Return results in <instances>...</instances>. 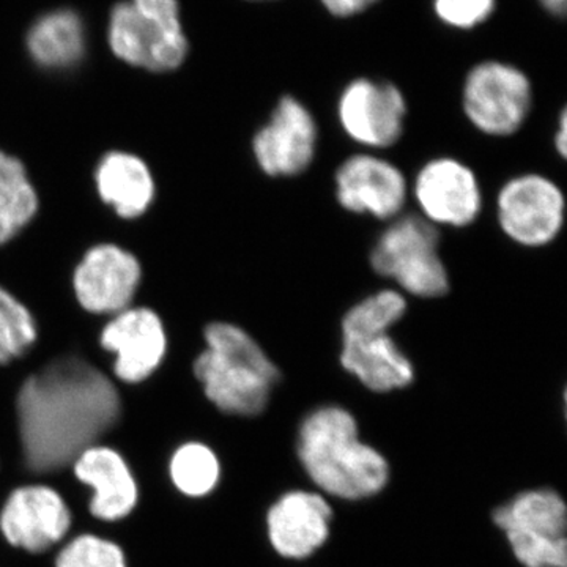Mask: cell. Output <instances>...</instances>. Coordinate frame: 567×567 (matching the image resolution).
I'll return each mask as SVG.
<instances>
[{
	"mask_svg": "<svg viewBox=\"0 0 567 567\" xmlns=\"http://www.w3.org/2000/svg\"><path fill=\"white\" fill-rule=\"evenodd\" d=\"M121 395L95 365L59 358L22 383L17 399L22 453L35 473L73 464L121 420Z\"/></svg>",
	"mask_w": 567,
	"mask_h": 567,
	"instance_id": "obj_1",
	"label": "cell"
},
{
	"mask_svg": "<svg viewBox=\"0 0 567 567\" xmlns=\"http://www.w3.org/2000/svg\"><path fill=\"white\" fill-rule=\"evenodd\" d=\"M297 454L306 475L324 495L346 502L379 495L390 481L385 456L361 442L357 420L342 406H320L305 417Z\"/></svg>",
	"mask_w": 567,
	"mask_h": 567,
	"instance_id": "obj_2",
	"label": "cell"
},
{
	"mask_svg": "<svg viewBox=\"0 0 567 567\" xmlns=\"http://www.w3.org/2000/svg\"><path fill=\"white\" fill-rule=\"evenodd\" d=\"M205 342L207 349L194 361V374L208 401L227 415H260L281 379L278 365L237 324H208Z\"/></svg>",
	"mask_w": 567,
	"mask_h": 567,
	"instance_id": "obj_3",
	"label": "cell"
},
{
	"mask_svg": "<svg viewBox=\"0 0 567 567\" xmlns=\"http://www.w3.org/2000/svg\"><path fill=\"white\" fill-rule=\"evenodd\" d=\"M112 52L130 65L171 71L188 54L177 0H125L112 10L107 25Z\"/></svg>",
	"mask_w": 567,
	"mask_h": 567,
	"instance_id": "obj_4",
	"label": "cell"
},
{
	"mask_svg": "<svg viewBox=\"0 0 567 567\" xmlns=\"http://www.w3.org/2000/svg\"><path fill=\"white\" fill-rule=\"evenodd\" d=\"M492 518L522 566L567 567V507L554 488L520 492Z\"/></svg>",
	"mask_w": 567,
	"mask_h": 567,
	"instance_id": "obj_5",
	"label": "cell"
},
{
	"mask_svg": "<svg viewBox=\"0 0 567 567\" xmlns=\"http://www.w3.org/2000/svg\"><path fill=\"white\" fill-rule=\"evenodd\" d=\"M440 234L423 216L395 219L371 252L377 274L393 279L404 292L420 298L443 297L450 275L439 252Z\"/></svg>",
	"mask_w": 567,
	"mask_h": 567,
	"instance_id": "obj_6",
	"label": "cell"
},
{
	"mask_svg": "<svg viewBox=\"0 0 567 567\" xmlns=\"http://www.w3.org/2000/svg\"><path fill=\"white\" fill-rule=\"evenodd\" d=\"M533 89L527 74L509 63H477L466 74L462 104L466 118L487 136L506 137L527 121Z\"/></svg>",
	"mask_w": 567,
	"mask_h": 567,
	"instance_id": "obj_7",
	"label": "cell"
},
{
	"mask_svg": "<svg viewBox=\"0 0 567 567\" xmlns=\"http://www.w3.org/2000/svg\"><path fill=\"white\" fill-rule=\"evenodd\" d=\"M561 188L539 174L511 178L496 197V215L507 238L525 248L551 244L565 226Z\"/></svg>",
	"mask_w": 567,
	"mask_h": 567,
	"instance_id": "obj_8",
	"label": "cell"
},
{
	"mask_svg": "<svg viewBox=\"0 0 567 567\" xmlns=\"http://www.w3.org/2000/svg\"><path fill=\"white\" fill-rule=\"evenodd\" d=\"M338 117L350 140L369 148H388L404 133V93L391 82L360 78L350 82L338 102Z\"/></svg>",
	"mask_w": 567,
	"mask_h": 567,
	"instance_id": "obj_9",
	"label": "cell"
},
{
	"mask_svg": "<svg viewBox=\"0 0 567 567\" xmlns=\"http://www.w3.org/2000/svg\"><path fill=\"white\" fill-rule=\"evenodd\" d=\"M317 140L311 111L293 96H284L270 121L254 136V156L270 177H295L315 162Z\"/></svg>",
	"mask_w": 567,
	"mask_h": 567,
	"instance_id": "obj_10",
	"label": "cell"
},
{
	"mask_svg": "<svg viewBox=\"0 0 567 567\" xmlns=\"http://www.w3.org/2000/svg\"><path fill=\"white\" fill-rule=\"evenodd\" d=\"M416 203L434 226L466 227L483 208L480 182L466 164L454 158L425 163L416 175Z\"/></svg>",
	"mask_w": 567,
	"mask_h": 567,
	"instance_id": "obj_11",
	"label": "cell"
},
{
	"mask_svg": "<svg viewBox=\"0 0 567 567\" xmlns=\"http://www.w3.org/2000/svg\"><path fill=\"white\" fill-rule=\"evenodd\" d=\"M71 513L65 499L48 486H24L11 492L0 513V529L11 546L32 554L48 550L65 537Z\"/></svg>",
	"mask_w": 567,
	"mask_h": 567,
	"instance_id": "obj_12",
	"label": "cell"
},
{
	"mask_svg": "<svg viewBox=\"0 0 567 567\" xmlns=\"http://www.w3.org/2000/svg\"><path fill=\"white\" fill-rule=\"evenodd\" d=\"M336 197L346 210L391 219L406 200V181L399 167L375 155H354L339 166Z\"/></svg>",
	"mask_w": 567,
	"mask_h": 567,
	"instance_id": "obj_13",
	"label": "cell"
},
{
	"mask_svg": "<svg viewBox=\"0 0 567 567\" xmlns=\"http://www.w3.org/2000/svg\"><path fill=\"white\" fill-rule=\"evenodd\" d=\"M140 282L141 265L136 257L114 245L92 248L74 274L78 300L95 315L125 311Z\"/></svg>",
	"mask_w": 567,
	"mask_h": 567,
	"instance_id": "obj_14",
	"label": "cell"
},
{
	"mask_svg": "<svg viewBox=\"0 0 567 567\" xmlns=\"http://www.w3.org/2000/svg\"><path fill=\"white\" fill-rule=\"evenodd\" d=\"M331 520L333 509L322 494L290 491L268 509V539L282 558L305 559L324 546Z\"/></svg>",
	"mask_w": 567,
	"mask_h": 567,
	"instance_id": "obj_15",
	"label": "cell"
},
{
	"mask_svg": "<svg viewBox=\"0 0 567 567\" xmlns=\"http://www.w3.org/2000/svg\"><path fill=\"white\" fill-rule=\"evenodd\" d=\"M103 349L115 353V375L125 383H140L159 368L166 354V333L151 309H125L104 327Z\"/></svg>",
	"mask_w": 567,
	"mask_h": 567,
	"instance_id": "obj_16",
	"label": "cell"
},
{
	"mask_svg": "<svg viewBox=\"0 0 567 567\" xmlns=\"http://www.w3.org/2000/svg\"><path fill=\"white\" fill-rule=\"evenodd\" d=\"M342 368L374 393L404 390L415 380L412 361L390 331L342 333Z\"/></svg>",
	"mask_w": 567,
	"mask_h": 567,
	"instance_id": "obj_17",
	"label": "cell"
},
{
	"mask_svg": "<svg viewBox=\"0 0 567 567\" xmlns=\"http://www.w3.org/2000/svg\"><path fill=\"white\" fill-rule=\"evenodd\" d=\"M74 475L93 488L91 513L100 520L115 522L130 516L140 498V488L125 458L102 445L82 451L73 462Z\"/></svg>",
	"mask_w": 567,
	"mask_h": 567,
	"instance_id": "obj_18",
	"label": "cell"
},
{
	"mask_svg": "<svg viewBox=\"0 0 567 567\" xmlns=\"http://www.w3.org/2000/svg\"><path fill=\"white\" fill-rule=\"evenodd\" d=\"M95 181L104 203L114 207L122 218L141 216L155 196L151 171L130 153H107L99 164Z\"/></svg>",
	"mask_w": 567,
	"mask_h": 567,
	"instance_id": "obj_19",
	"label": "cell"
},
{
	"mask_svg": "<svg viewBox=\"0 0 567 567\" xmlns=\"http://www.w3.org/2000/svg\"><path fill=\"white\" fill-rule=\"evenodd\" d=\"M33 62L48 70H66L85 54V28L80 14L55 10L43 14L28 33Z\"/></svg>",
	"mask_w": 567,
	"mask_h": 567,
	"instance_id": "obj_20",
	"label": "cell"
},
{
	"mask_svg": "<svg viewBox=\"0 0 567 567\" xmlns=\"http://www.w3.org/2000/svg\"><path fill=\"white\" fill-rule=\"evenodd\" d=\"M39 208L33 189L20 159L0 151V245L21 233Z\"/></svg>",
	"mask_w": 567,
	"mask_h": 567,
	"instance_id": "obj_21",
	"label": "cell"
},
{
	"mask_svg": "<svg viewBox=\"0 0 567 567\" xmlns=\"http://www.w3.org/2000/svg\"><path fill=\"white\" fill-rule=\"evenodd\" d=\"M221 465L204 443H185L171 458V480L182 494L200 498L218 486Z\"/></svg>",
	"mask_w": 567,
	"mask_h": 567,
	"instance_id": "obj_22",
	"label": "cell"
},
{
	"mask_svg": "<svg viewBox=\"0 0 567 567\" xmlns=\"http://www.w3.org/2000/svg\"><path fill=\"white\" fill-rule=\"evenodd\" d=\"M406 300L398 290H382L364 298L342 319V333L360 331H391L399 320L404 319Z\"/></svg>",
	"mask_w": 567,
	"mask_h": 567,
	"instance_id": "obj_23",
	"label": "cell"
},
{
	"mask_svg": "<svg viewBox=\"0 0 567 567\" xmlns=\"http://www.w3.org/2000/svg\"><path fill=\"white\" fill-rule=\"evenodd\" d=\"M35 341L37 324L31 312L0 287V364L22 357Z\"/></svg>",
	"mask_w": 567,
	"mask_h": 567,
	"instance_id": "obj_24",
	"label": "cell"
},
{
	"mask_svg": "<svg viewBox=\"0 0 567 567\" xmlns=\"http://www.w3.org/2000/svg\"><path fill=\"white\" fill-rule=\"evenodd\" d=\"M55 567H126V559L122 548L112 540L81 535L62 548Z\"/></svg>",
	"mask_w": 567,
	"mask_h": 567,
	"instance_id": "obj_25",
	"label": "cell"
},
{
	"mask_svg": "<svg viewBox=\"0 0 567 567\" xmlns=\"http://www.w3.org/2000/svg\"><path fill=\"white\" fill-rule=\"evenodd\" d=\"M434 9L451 28L472 29L494 13L495 0H435Z\"/></svg>",
	"mask_w": 567,
	"mask_h": 567,
	"instance_id": "obj_26",
	"label": "cell"
},
{
	"mask_svg": "<svg viewBox=\"0 0 567 567\" xmlns=\"http://www.w3.org/2000/svg\"><path fill=\"white\" fill-rule=\"evenodd\" d=\"M320 2L334 17L347 18L369 9L377 0H320Z\"/></svg>",
	"mask_w": 567,
	"mask_h": 567,
	"instance_id": "obj_27",
	"label": "cell"
},
{
	"mask_svg": "<svg viewBox=\"0 0 567 567\" xmlns=\"http://www.w3.org/2000/svg\"><path fill=\"white\" fill-rule=\"evenodd\" d=\"M555 148L563 158H566L567 152V114L566 111L561 112L558 122V132L555 133Z\"/></svg>",
	"mask_w": 567,
	"mask_h": 567,
	"instance_id": "obj_28",
	"label": "cell"
},
{
	"mask_svg": "<svg viewBox=\"0 0 567 567\" xmlns=\"http://www.w3.org/2000/svg\"><path fill=\"white\" fill-rule=\"evenodd\" d=\"M540 3L548 13L555 14V17H565L566 0H540Z\"/></svg>",
	"mask_w": 567,
	"mask_h": 567,
	"instance_id": "obj_29",
	"label": "cell"
}]
</instances>
